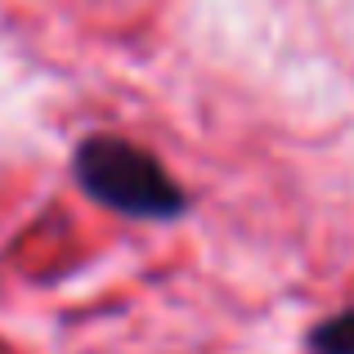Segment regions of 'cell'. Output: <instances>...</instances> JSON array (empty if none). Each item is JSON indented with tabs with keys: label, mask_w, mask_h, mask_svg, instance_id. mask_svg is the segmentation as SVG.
I'll return each instance as SVG.
<instances>
[{
	"label": "cell",
	"mask_w": 354,
	"mask_h": 354,
	"mask_svg": "<svg viewBox=\"0 0 354 354\" xmlns=\"http://www.w3.org/2000/svg\"><path fill=\"white\" fill-rule=\"evenodd\" d=\"M72 175H77L81 193L99 207L117 211L130 220H180L189 211V193L184 184L157 162L148 148L130 144L121 135H90L72 153Z\"/></svg>",
	"instance_id": "cell-1"
},
{
	"label": "cell",
	"mask_w": 354,
	"mask_h": 354,
	"mask_svg": "<svg viewBox=\"0 0 354 354\" xmlns=\"http://www.w3.org/2000/svg\"><path fill=\"white\" fill-rule=\"evenodd\" d=\"M310 354H354V305L310 328Z\"/></svg>",
	"instance_id": "cell-2"
}]
</instances>
